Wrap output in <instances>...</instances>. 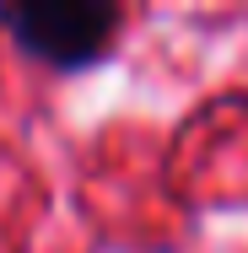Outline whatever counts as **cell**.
I'll use <instances>...</instances> for the list:
<instances>
[{
    "mask_svg": "<svg viewBox=\"0 0 248 253\" xmlns=\"http://www.w3.org/2000/svg\"><path fill=\"white\" fill-rule=\"evenodd\" d=\"M130 11L113 0H0L5 43L44 76L81 81L124 49Z\"/></svg>",
    "mask_w": 248,
    "mask_h": 253,
    "instance_id": "obj_1",
    "label": "cell"
}]
</instances>
